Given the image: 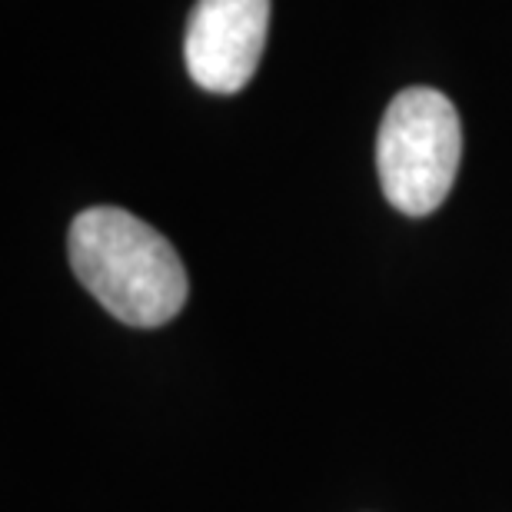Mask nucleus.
<instances>
[{
    "label": "nucleus",
    "instance_id": "1",
    "mask_svg": "<svg viewBox=\"0 0 512 512\" xmlns=\"http://www.w3.org/2000/svg\"><path fill=\"white\" fill-rule=\"evenodd\" d=\"M67 253L87 293L127 326L157 330L187 303V270L173 243L120 207L77 213Z\"/></svg>",
    "mask_w": 512,
    "mask_h": 512
},
{
    "label": "nucleus",
    "instance_id": "2",
    "mask_svg": "<svg viewBox=\"0 0 512 512\" xmlns=\"http://www.w3.org/2000/svg\"><path fill=\"white\" fill-rule=\"evenodd\" d=\"M463 160V127L453 100L433 87H409L386 107L376 170L386 200L406 217H426L453 190Z\"/></svg>",
    "mask_w": 512,
    "mask_h": 512
},
{
    "label": "nucleus",
    "instance_id": "3",
    "mask_svg": "<svg viewBox=\"0 0 512 512\" xmlns=\"http://www.w3.org/2000/svg\"><path fill=\"white\" fill-rule=\"evenodd\" d=\"M270 0H197L183 37L193 84L210 94H237L260 67Z\"/></svg>",
    "mask_w": 512,
    "mask_h": 512
}]
</instances>
